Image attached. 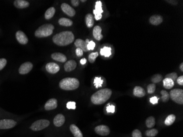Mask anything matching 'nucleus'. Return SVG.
<instances>
[{"label":"nucleus","instance_id":"1","mask_svg":"<svg viewBox=\"0 0 183 137\" xmlns=\"http://www.w3.org/2000/svg\"><path fill=\"white\" fill-rule=\"evenodd\" d=\"M52 40L53 42L58 46H65L73 42L75 40V36L71 31H66L55 35L53 37Z\"/></svg>","mask_w":183,"mask_h":137},{"label":"nucleus","instance_id":"2","mask_svg":"<svg viewBox=\"0 0 183 137\" xmlns=\"http://www.w3.org/2000/svg\"><path fill=\"white\" fill-rule=\"evenodd\" d=\"M112 90L109 88L100 90L91 96V101L93 104L100 105L104 104L111 97Z\"/></svg>","mask_w":183,"mask_h":137},{"label":"nucleus","instance_id":"3","mask_svg":"<svg viewBox=\"0 0 183 137\" xmlns=\"http://www.w3.org/2000/svg\"><path fill=\"white\" fill-rule=\"evenodd\" d=\"M79 86V81L76 78L67 77L62 79L59 82V87L64 90H75L78 88Z\"/></svg>","mask_w":183,"mask_h":137},{"label":"nucleus","instance_id":"4","mask_svg":"<svg viewBox=\"0 0 183 137\" xmlns=\"http://www.w3.org/2000/svg\"><path fill=\"white\" fill-rule=\"evenodd\" d=\"M55 29L54 26L51 24H46L38 27L35 33V35L37 37H46L53 33Z\"/></svg>","mask_w":183,"mask_h":137},{"label":"nucleus","instance_id":"5","mask_svg":"<svg viewBox=\"0 0 183 137\" xmlns=\"http://www.w3.org/2000/svg\"><path fill=\"white\" fill-rule=\"evenodd\" d=\"M170 97L176 103L183 104V90L181 89H174L171 90Z\"/></svg>","mask_w":183,"mask_h":137},{"label":"nucleus","instance_id":"6","mask_svg":"<svg viewBox=\"0 0 183 137\" xmlns=\"http://www.w3.org/2000/svg\"><path fill=\"white\" fill-rule=\"evenodd\" d=\"M49 124L50 122L47 120H40L33 122L30 127V129L33 131H39L48 127Z\"/></svg>","mask_w":183,"mask_h":137},{"label":"nucleus","instance_id":"7","mask_svg":"<svg viewBox=\"0 0 183 137\" xmlns=\"http://www.w3.org/2000/svg\"><path fill=\"white\" fill-rule=\"evenodd\" d=\"M16 125V122L13 120L5 119L0 120V129H5L13 128Z\"/></svg>","mask_w":183,"mask_h":137},{"label":"nucleus","instance_id":"8","mask_svg":"<svg viewBox=\"0 0 183 137\" xmlns=\"http://www.w3.org/2000/svg\"><path fill=\"white\" fill-rule=\"evenodd\" d=\"M103 12L102 9V3L101 1H98L96 3V8L93 11V13L94 14V18L97 20H99L102 18L101 13Z\"/></svg>","mask_w":183,"mask_h":137},{"label":"nucleus","instance_id":"9","mask_svg":"<svg viewBox=\"0 0 183 137\" xmlns=\"http://www.w3.org/2000/svg\"><path fill=\"white\" fill-rule=\"evenodd\" d=\"M95 132L97 134L101 136H107L110 134V128L105 125H100L95 128Z\"/></svg>","mask_w":183,"mask_h":137},{"label":"nucleus","instance_id":"10","mask_svg":"<svg viewBox=\"0 0 183 137\" xmlns=\"http://www.w3.org/2000/svg\"><path fill=\"white\" fill-rule=\"evenodd\" d=\"M33 68V65L31 62H25L22 64L19 68V74L25 75L30 72Z\"/></svg>","mask_w":183,"mask_h":137},{"label":"nucleus","instance_id":"11","mask_svg":"<svg viewBox=\"0 0 183 137\" xmlns=\"http://www.w3.org/2000/svg\"><path fill=\"white\" fill-rule=\"evenodd\" d=\"M61 8L62 10L69 16H74L76 14V12L74 8L65 3H64L61 5Z\"/></svg>","mask_w":183,"mask_h":137},{"label":"nucleus","instance_id":"12","mask_svg":"<svg viewBox=\"0 0 183 137\" xmlns=\"http://www.w3.org/2000/svg\"><path fill=\"white\" fill-rule=\"evenodd\" d=\"M47 71L50 74H56L60 70L59 66L55 63H48L46 66Z\"/></svg>","mask_w":183,"mask_h":137},{"label":"nucleus","instance_id":"13","mask_svg":"<svg viewBox=\"0 0 183 137\" xmlns=\"http://www.w3.org/2000/svg\"><path fill=\"white\" fill-rule=\"evenodd\" d=\"M17 41L22 44H26L28 42V38L27 36L22 31H18L16 34Z\"/></svg>","mask_w":183,"mask_h":137},{"label":"nucleus","instance_id":"14","mask_svg":"<svg viewBox=\"0 0 183 137\" xmlns=\"http://www.w3.org/2000/svg\"><path fill=\"white\" fill-rule=\"evenodd\" d=\"M57 100L56 99L52 98L47 101L44 105V109L46 110H52L57 107Z\"/></svg>","mask_w":183,"mask_h":137},{"label":"nucleus","instance_id":"15","mask_svg":"<svg viewBox=\"0 0 183 137\" xmlns=\"http://www.w3.org/2000/svg\"><path fill=\"white\" fill-rule=\"evenodd\" d=\"M65 118L64 117V115L62 114H58L57 116H55L54 120H53V123L57 127H61L63 126L64 123H65Z\"/></svg>","mask_w":183,"mask_h":137},{"label":"nucleus","instance_id":"16","mask_svg":"<svg viewBox=\"0 0 183 137\" xmlns=\"http://www.w3.org/2000/svg\"><path fill=\"white\" fill-rule=\"evenodd\" d=\"M101 31L102 29L101 27L98 25L96 26L93 29V36L95 39L98 41H100L101 39L103 38V36L101 34Z\"/></svg>","mask_w":183,"mask_h":137},{"label":"nucleus","instance_id":"17","mask_svg":"<svg viewBox=\"0 0 183 137\" xmlns=\"http://www.w3.org/2000/svg\"><path fill=\"white\" fill-rule=\"evenodd\" d=\"M77 63L75 60H69L64 65V70L66 72H70L76 68Z\"/></svg>","mask_w":183,"mask_h":137},{"label":"nucleus","instance_id":"18","mask_svg":"<svg viewBox=\"0 0 183 137\" xmlns=\"http://www.w3.org/2000/svg\"><path fill=\"white\" fill-rule=\"evenodd\" d=\"M51 57L53 59L61 63H65L67 60L65 55L61 53H54L51 55Z\"/></svg>","mask_w":183,"mask_h":137},{"label":"nucleus","instance_id":"19","mask_svg":"<svg viewBox=\"0 0 183 137\" xmlns=\"http://www.w3.org/2000/svg\"><path fill=\"white\" fill-rule=\"evenodd\" d=\"M75 46L77 48H79L82 49L83 52H87V44L86 41H83L81 39H77L75 42Z\"/></svg>","mask_w":183,"mask_h":137},{"label":"nucleus","instance_id":"20","mask_svg":"<svg viewBox=\"0 0 183 137\" xmlns=\"http://www.w3.org/2000/svg\"><path fill=\"white\" fill-rule=\"evenodd\" d=\"M14 5L16 8L23 9L28 7L30 4L27 1L24 0H16L14 2Z\"/></svg>","mask_w":183,"mask_h":137},{"label":"nucleus","instance_id":"21","mask_svg":"<svg viewBox=\"0 0 183 137\" xmlns=\"http://www.w3.org/2000/svg\"><path fill=\"white\" fill-rule=\"evenodd\" d=\"M151 24L153 25H159L163 22V18L160 15H153L149 19Z\"/></svg>","mask_w":183,"mask_h":137},{"label":"nucleus","instance_id":"22","mask_svg":"<svg viewBox=\"0 0 183 137\" xmlns=\"http://www.w3.org/2000/svg\"><path fill=\"white\" fill-rule=\"evenodd\" d=\"M133 94L137 97H143L145 96L146 92L143 88L140 86H136L133 90Z\"/></svg>","mask_w":183,"mask_h":137},{"label":"nucleus","instance_id":"23","mask_svg":"<svg viewBox=\"0 0 183 137\" xmlns=\"http://www.w3.org/2000/svg\"><path fill=\"white\" fill-rule=\"evenodd\" d=\"M70 129L75 137H83L82 132L75 125H71Z\"/></svg>","mask_w":183,"mask_h":137},{"label":"nucleus","instance_id":"24","mask_svg":"<svg viewBox=\"0 0 183 137\" xmlns=\"http://www.w3.org/2000/svg\"><path fill=\"white\" fill-rule=\"evenodd\" d=\"M86 24L88 27H92L94 24V16L91 14H87L85 17Z\"/></svg>","mask_w":183,"mask_h":137},{"label":"nucleus","instance_id":"25","mask_svg":"<svg viewBox=\"0 0 183 137\" xmlns=\"http://www.w3.org/2000/svg\"><path fill=\"white\" fill-rule=\"evenodd\" d=\"M59 24L60 25L64 26H71L73 24V22L70 19L65 18H62L59 20Z\"/></svg>","mask_w":183,"mask_h":137},{"label":"nucleus","instance_id":"26","mask_svg":"<svg viewBox=\"0 0 183 137\" xmlns=\"http://www.w3.org/2000/svg\"><path fill=\"white\" fill-rule=\"evenodd\" d=\"M164 86L166 89H171L174 85V82L172 79L165 78L163 81Z\"/></svg>","mask_w":183,"mask_h":137},{"label":"nucleus","instance_id":"27","mask_svg":"<svg viewBox=\"0 0 183 137\" xmlns=\"http://www.w3.org/2000/svg\"><path fill=\"white\" fill-rule=\"evenodd\" d=\"M100 54L105 57H109L111 54V49L110 47H104L100 49Z\"/></svg>","mask_w":183,"mask_h":137},{"label":"nucleus","instance_id":"28","mask_svg":"<svg viewBox=\"0 0 183 137\" xmlns=\"http://www.w3.org/2000/svg\"><path fill=\"white\" fill-rule=\"evenodd\" d=\"M55 13V9L54 7H51L48 8L45 14H44V17L46 19H50L52 18L53 16H54Z\"/></svg>","mask_w":183,"mask_h":137},{"label":"nucleus","instance_id":"29","mask_svg":"<svg viewBox=\"0 0 183 137\" xmlns=\"http://www.w3.org/2000/svg\"><path fill=\"white\" fill-rule=\"evenodd\" d=\"M145 123L148 128H151L155 125V119L153 116H150L146 120Z\"/></svg>","mask_w":183,"mask_h":137},{"label":"nucleus","instance_id":"30","mask_svg":"<svg viewBox=\"0 0 183 137\" xmlns=\"http://www.w3.org/2000/svg\"><path fill=\"white\" fill-rule=\"evenodd\" d=\"M176 117L174 115L171 114L169 116H168V117L166 118V120L164 121V123L167 126H171L172 125L173 123L174 122L175 120Z\"/></svg>","mask_w":183,"mask_h":137},{"label":"nucleus","instance_id":"31","mask_svg":"<svg viewBox=\"0 0 183 137\" xmlns=\"http://www.w3.org/2000/svg\"><path fill=\"white\" fill-rule=\"evenodd\" d=\"M157 134H158V131L156 129L153 128L148 129L145 132V134L147 137H155Z\"/></svg>","mask_w":183,"mask_h":137},{"label":"nucleus","instance_id":"32","mask_svg":"<svg viewBox=\"0 0 183 137\" xmlns=\"http://www.w3.org/2000/svg\"><path fill=\"white\" fill-rule=\"evenodd\" d=\"M161 99L162 101L164 103L167 102L170 99V94L166 90H162L161 91Z\"/></svg>","mask_w":183,"mask_h":137},{"label":"nucleus","instance_id":"33","mask_svg":"<svg viewBox=\"0 0 183 137\" xmlns=\"http://www.w3.org/2000/svg\"><path fill=\"white\" fill-rule=\"evenodd\" d=\"M162 80V76L160 74L154 75L153 76L151 77V81L153 82L154 84L161 82Z\"/></svg>","mask_w":183,"mask_h":137},{"label":"nucleus","instance_id":"34","mask_svg":"<svg viewBox=\"0 0 183 137\" xmlns=\"http://www.w3.org/2000/svg\"><path fill=\"white\" fill-rule=\"evenodd\" d=\"M103 83V81L101 79V77H96L94 79V84L97 88L101 87Z\"/></svg>","mask_w":183,"mask_h":137},{"label":"nucleus","instance_id":"35","mask_svg":"<svg viewBox=\"0 0 183 137\" xmlns=\"http://www.w3.org/2000/svg\"><path fill=\"white\" fill-rule=\"evenodd\" d=\"M98 56V52H93L91 53L88 56V60L91 63H93L96 61V58Z\"/></svg>","mask_w":183,"mask_h":137},{"label":"nucleus","instance_id":"36","mask_svg":"<svg viewBox=\"0 0 183 137\" xmlns=\"http://www.w3.org/2000/svg\"><path fill=\"white\" fill-rule=\"evenodd\" d=\"M166 78L171 79L174 82V81H176L178 78V75L175 72H172V73L167 74V75L166 76Z\"/></svg>","mask_w":183,"mask_h":137},{"label":"nucleus","instance_id":"37","mask_svg":"<svg viewBox=\"0 0 183 137\" xmlns=\"http://www.w3.org/2000/svg\"><path fill=\"white\" fill-rule=\"evenodd\" d=\"M156 90V85L154 83H151L148 86V92L149 94H153L155 92Z\"/></svg>","mask_w":183,"mask_h":137},{"label":"nucleus","instance_id":"38","mask_svg":"<svg viewBox=\"0 0 183 137\" xmlns=\"http://www.w3.org/2000/svg\"><path fill=\"white\" fill-rule=\"evenodd\" d=\"M66 107L68 109H75L76 103L75 101H69L66 104Z\"/></svg>","mask_w":183,"mask_h":137},{"label":"nucleus","instance_id":"39","mask_svg":"<svg viewBox=\"0 0 183 137\" xmlns=\"http://www.w3.org/2000/svg\"><path fill=\"white\" fill-rule=\"evenodd\" d=\"M132 137H142V134L139 130L134 129L132 132Z\"/></svg>","mask_w":183,"mask_h":137},{"label":"nucleus","instance_id":"40","mask_svg":"<svg viewBox=\"0 0 183 137\" xmlns=\"http://www.w3.org/2000/svg\"><path fill=\"white\" fill-rule=\"evenodd\" d=\"M6 64H7V60L5 58H1L0 59V71L5 67Z\"/></svg>","mask_w":183,"mask_h":137},{"label":"nucleus","instance_id":"41","mask_svg":"<svg viewBox=\"0 0 183 137\" xmlns=\"http://www.w3.org/2000/svg\"><path fill=\"white\" fill-rule=\"evenodd\" d=\"M96 47V44L93 41H90L89 43L87 44V49L88 51L90 50H93Z\"/></svg>","mask_w":183,"mask_h":137},{"label":"nucleus","instance_id":"42","mask_svg":"<svg viewBox=\"0 0 183 137\" xmlns=\"http://www.w3.org/2000/svg\"><path fill=\"white\" fill-rule=\"evenodd\" d=\"M115 107L112 105H109L107 107V111L108 112L114 113L115 112Z\"/></svg>","mask_w":183,"mask_h":137},{"label":"nucleus","instance_id":"43","mask_svg":"<svg viewBox=\"0 0 183 137\" xmlns=\"http://www.w3.org/2000/svg\"><path fill=\"white\" fill-rule=\"evenodd\" d=\"M76 54L79 57H82L83 54V51L81 48H77V49H76Z\"/></svg>","mask_w":183,"mask_h":137},{"label":"nucleus","instance_id":"44","mask_svg":"<svg viewBox=\"0 0 183 137\" xmlns=\"http://www.w3.org/2000/svg\"><path fill=\"white\" fill-rule=\"evenodd\" d=\"M158 100H159V98L156 97H151L150 99V101L151 104H156L158 103Z\"/></svg>","mask_w":183,"mask_h":137},{"label":"nucleus","instance_id":"45","mask_svg":"<svg viewBox=\"0 0 183 137\" xmlns=\"http://www.w3.org/2000/svg\"><path fill=\"white\" fill-rule=\"evenodd\" d=\"M177 82H178V84L181 86H183V76H181L179 77L178 78H177Z\"/></svg>","mask_w":183,"mask_h":137},{"label":"nucleus","instance_id":"46","mask_svg":"<svg viewBox=\"0 0 183 137\" xmlns=\"http://www.w3.org/2000/svg\"><path fill=\"white\" fill-rule=\"evenodd\" d=\"M71 4L75 7H77L79 5V1L78 0H71Z\"/></svg>","mask_w":183,"mask_h":137},{"label":"nucleus","instance_id":"47","mask_svg":"<svg viewBox=\"0 0 183 137\" xmlns=\"http://www.w3.org/2000/svg\"><path fill=\"white\" fill-rule=\"evenodd\" d=\"M167 2L168 3H170L171 4H172L173 5H177L178 4V1H173V0L169 1V0H168V1H167Z\"/></svg>","mask_w":183,"mask_h":137},{"label":"nucleus","instance_id":"48","mask_svg":"<svg viewBox=\"0 0 183 137\" xmlns=\"http://www.w3.org/2000/svg\"><path fill=\"white\" fill-rule=\"evenodd\" d=\"M87 62V60L86 58H82L81 60H80V63L82 65H85V64Z\"/></svg>","mask_w":183,"mask_h":137},{"label":"nucleus","instance_id":"49","mask_svg":"<svg viewBox=\"0 0 183 137\" xmlns=\"http://www.w3.org/2000/svg\"><path fill=\"white\" fill-rule=\"evenodd\" d=\"M180 68H181V71H183V63H181V65H180Z\"/></svg>","mask_w":183,"mask_h":137},{"label":"nucleus","instance_id":"50","mask_svg":"<svg viewBox=\"0 0 183 137\" xmlns=\"http://www.w3.org/2000/svg\"><path fill=\"white\" fill-rule=\"evenodd\" d=\"M89 42H90V40H88V39H87L86 40V44H88L89 43Z\"/></svg>","mask_w":183,"mask_h":137},{"label":"nucleus","instance_id":"51","mask_svg":"<svg viewBox=\"0 0 183 137\" xmlns=\"http://www.w3.org/2000/svg\"><path fill=\"white\" fill-rule=\"evenodd\" d=\"M86 0H85V1H83V0H82V1H81V2H86Z\"/></svg>","mask_w":183,"mask_h":137}]
</instances>
